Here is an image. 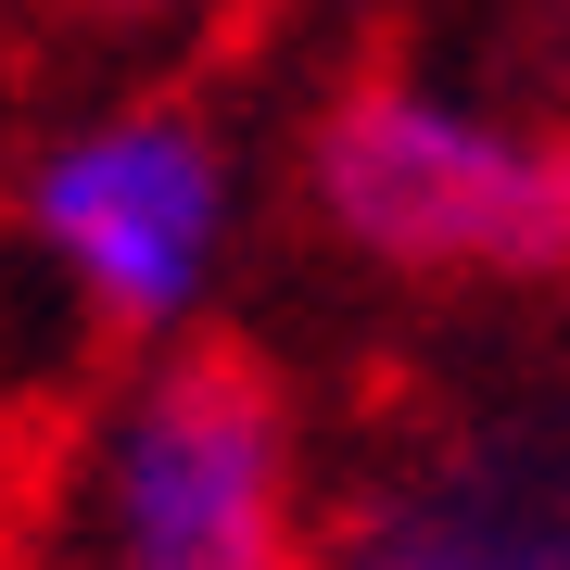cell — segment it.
Returning a JSON list of instances; mask_svg holds the SVG:
<instances>
[{"label": "cell", "instance_id": "obj_5", "mask_svg": "<svg viewBox=\"0 0 570 570\" xmlns=\"http://www.w3.org/2000/svg\"><path fill=\"white\" fill-rule=\"evenodd\" d=\"M39 13L102 26V39H153V26H190V13H216V0H39Z\"/></svg>", "mask_w": 570, "mask_h": 570}, {"label": "cell", "instance_id": "obj_2", "mask_svg": "<svg viewBox=\"0 0 570 570\" xmlns=\"http://www.w3.org/2000/svg\"><path fill=\"white\" fill-rule=\"evenodd\" d=\"M89 546L102 570H317L292 381L216 330L140 355L89 456Z\"/></svg>", "mask_w": 570, "mask_h": 570}, {"label": "cell", "instance_id": "obj_4", "mask_svg": "<svg viewBox=\"0 0 570 570\" xmlns=\"http://www.w3.org/2000/svg\"><path fill=\"white\" fill-rule=\"evenodd\" d=\"M343 570H570V381L419 419L355 482Z\"/></svg>", "mask_w": 570, "mask_h": 570}, {"label": "cell", "instance_id": "obj_3", "mask_svg": "<svg viewBox=\"0 0 570 570\" xmlns=\"http://www.w3.org/2000/svg\"><path fill=\"white\" fill-rule=\"evenodd\" d=\"M13 228L115 343L165 355L216 305L228 228H242V178H228V140L190 102H102L63 140L26 153Z\"/></svg>", "mask_w": 570, "mask_h": 570}, {"label": "cell", "instance_id": "obj_1", "mask_svg": "<svg viewBox=\"0 0 570 570\" xmlns=\"http://www.w3.org/2000/svg\"><path fill=\"white\" fill-rule=\"evenodd\" d=\"M305 204L355 266L431 292H558L570 279V127L494 89L381 63L305 127Z\"/></svg>", "mask_w": 570, "mask_h": 570}]
</instances>
